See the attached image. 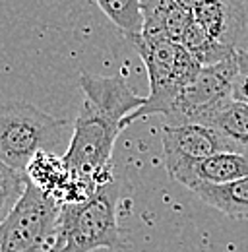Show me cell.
<instances>
[{
  "label": "cell",
  "instance_id": "cell-1",
  "mask_svg": "<svg viewBox=\"0 0 248 252\" xmlns=\"http://www.w3.org/2000/svg\"><path fill=\"white\" fill-rule=\"evenodd\" d=\"M121 185L115 179L101 187L82 204H64L59 216V231L53 252H93L99 249H124L123 229L119 227L117 208Z\"/></svg>",
  "mask_w": 248,
  "mask_h": 252
},
{
  "label": "cell",
  "instance_id": "cell-2",
  "mask_svg": "<svg viewBox=\"0 0 248 252\" xmlns=\"http://www.w3.org/2000/svg\"><path fill=\"white\" fill-rule=\"evenodd\" d=\"M134 49L146 64L150 78V95L146 97V105L142 109L124 119L123 128L132 125L134 121L154 115H161L165 119L173 109L179 94L202 72L198 61L181 43L140 39Z\"/></svg>",
  "mask_w": 248,
  "mask_h": 252
},
{
  "label": "cell",
  "instance_id": "cell-3",
  "mask_svg": "<svg viewBox=\"0 0 248 252\" xmlns=\"http://www.w3.org/2000/svg\"><path fill=\"white\" fill-rule=\"evenodd\" d=\"M70 123L57 119L26 101L0 105V161L26 173L39 152H53L61 144Z\"/></svg>",
  "mask_w": 248,
  "mask_h": 252
},
{
  "label": "cell",
  "instance_id": "cell-4",
  "mask_svg": "<svg viewBox=\"0 0 248 252\" xmlns=\"http://www.w3.org/2000/svg\"><path fill=\"white\" fill-rule=\"evenodd\" d=\"M121 132V126L105 119L88 101H84L72 125L68 150L62 156L70 177L92 179L99 189L111 185L115 181L111 158Z\"/></svg>",
  "mask_w": 248,
  "mask_h": 252
},
{
  "label": "cell",
  "instance_id": "cell-5",
  "mask_svg": "<svg viewBox=\"0 0 248 252\" xmlns=\"http://www.w3.org/2000/svg\"><path fill=\"white\" fill-rule=\"evenodd\" d=\"M61 204L28 183L24 196L0 225V252H53Z\"/></svg>",
  "mask_w": 248,
  "mask_h": 252
},
{
  "label": "cell",
  "instance_id": "cell-6",
  "mask_svg": "<svg viewBox=\"0 0 248 252\" xmlns=\"http://www.w3.org/2000/svg\"><path fill=\"white\" fill-rule=\"evenodd\" d=\"M237 72V57L217 66L202 68L196 80L179 94L163 125H206L216 111L233 101V82Z\"/></svg>",
  "mask_w": 248,
  "mask_h": 252
},
{
  "label": "cell",
  "instance_id": "cell-7",
  "mask_svg": "<svg viewBox=\"0 0 248 252\" xmlns=\"http://www.w3.org/2000/svg\"><path fill=\"white\" fill-rule=\"evenodd\" d=\"M194 22L217 43L241 51L248 41V6L237 0L190 2Z\"/></svg>",
  "mask_w": 248,
  "mask_h": 252
},
{
  "label": "cell",
  "instance_id": "cell-8",
  "mask_svg": "<svg viewBox=\"0 0 248 252\" xmlns=\"http://www.w3.org/2000/svg\"><path fill=\"white\" fill-rule=\"evenodd\" d=\"M161 142H163V159L167 173L183 163H192L212 158L216 154L231 152L225 140L216 130L204 125H163Z\"/></svg>",
  "mask_w": 248,
  "mask_h": 252
},
{
  "label": "cell",
  "instance_id": "cell-9",
  "mask_svg": "<svg viewBox=\"0 0 248 252\" xmlns=\"http://www.w3.org/2000/svg\"><path fill=\"white\" fill-rule=\"evenodd\" d=\"M78 84L93 109L121 128L126 117L146 105V97L136 94L123 76H92L82 72Z\"/></svg>",
  "mask_w": 248,
  "mask_h": 252
},
{
  "label": "cell",
  "instance_id": "cell-10",
  "mask_svg": "<svg viewBox=\"0 0 248 252\" xmlns=\"http://www.w3.org/2000/svg\"><path fill=\"white\" fill-rule=\"evenodd\" d=\"M169 175L190 190L200 187H219L248 177V156L223 152L200 161L183 163L169 171Z\"/></svg>",
  "mask_w": 248,
  "mask_h": 252
},
{
  "label": "cell",
  "instance_id": "cell-11",
  "mask_svg": "<svg viewBox=\"0 0 248 252\" xmlns=\"http://www.w3.org/2000/svg\"><path fill=\"white\" fill-rule=\"evenodd\" d=\"M144 16V41L181 43L185 32L192 26L194 14L185 0H140Z\"/></svg>",
  "mask_w": 248,
  "mask_h": 252
},
{
  "label": "cell",
  "instance_id": "cell-12",
  "mask_svg": "<svg viewBox=\"0 0 248 252\" xmlns=\"http://www.w3.org/2000/svg\"><path fill=\"white\" fill-rule=\"evenodd\" d=\"M204 126L214 128L233 154L248 156V105L229 101L216 111Z\"/></svg>",
  "mask_w": 248,
  "mask_h": 252
},
{
  "label": "cell",
  "instance_id": "cell-13",
  "mask_svg": "<svg viewBox=\"0 0 248 252\" xmlns=\"http://www.w3.org/2000/svg\"><path fill=\"white\" fill-rule=\"evenodd\" d=\"M24 175L30 185L41 190L43 194L51 196L53 200H59L61 192L70 183V173L64 161L53 152H39L30 161Z\"/></svg>",
  "mask_w": 248,
  "mask_h": 252
},
{
  "label": "cell",
  "instance_id": "cell-14",
  "mask_svg": "<svg viewBox=\"0 0 248 252\" xmlns=\"http://www.w3.org/2000/svg\"><path fill=\"white\" fill-rule=\"evenodd\" d=\"M192 192L227 218L248 221V177L219 187H200Z\"/></svg>",
  "mask_w": 248,
  "mask_h": 252
},
{
  "label": "cell",
  "instance_id": "cell-15",
  "mask_svg": "<svg viewBox=\"0 0 248 252\" xmlns=\"http://www.w3.org/2000/svg\"><path fill=\"white\" fill-rule=\"evenodd\" d=\"M95 4L119 28L132 47L142 39L144 16L140 0H97Z\"/></svg>",
  "mask_w": 248,
  "mask_h": 252
},
{
  "label": "cell",
  "instance_id": "cell-16",
  "mask_svg": "<svg viewBox=\"0 0 248 252\" xmlns=\"http://www.w3.org/2000/svg\"><path fill=\"white\" fill-rule=\"evenodd\" d=\"M181 45L198 61L202 68L217 66V64L237 57L235 49H229V47L217 43L216 39H212L196 22H192V26L185 32L183 39H181Z\"/></svg>",
  "mask_w": 248,
  "mask_h": 252
},
{
  "label": "cell",
  "instance_id": "cell-17",
  "mask_svg": "<svg viewBox=\"0 0 248 252\" xmlns=\"http://www.w3.org/2000/svg\"><path fill=\"white\" fill-rule=\"evenodd\" d=\"M28 187V179L24 173L10 169L0 161V225L12 214L20 198Z\"/></svg>",
  "mask_w": 248,
  "mask_h": 252
},
{
  "label": "cell",
  "instance_id": "cell-18",
  "mask_svg": "<svg viewBox=\"0 0 248 252\" xmlns=\"http://www.w3.org/2000/svg\"><path fill=\"white\" fill-rule=\"evenodd\" d=\"M237 63H239V72L233 82V101L247 103L248 105V51L241 49L237 51Z\"/></svg>",
  "mask_w": 248,
  "mask_h": 252
}]
</instances>
